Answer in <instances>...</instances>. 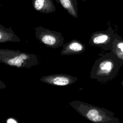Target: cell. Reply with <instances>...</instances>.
Instances as JSON below:
<instances>
[{"label": "cell", "instance_id": "30bf717a", "mask_svg": "<svg viewBox=\"0 0 123 123\" xmlns=\"http://www.w3.org/2000/svg\"><path fill=\"white\" fill-rule=\"evenodd\" d=\"M60 3L62 8L73 17H78L77 0H59Z\"/></svg>", "mask_w": 123, "mask_h": 123}, {"label": "cell", "instance_id": "9a60e30c", "mask_svg": "<svg viewBox=\"0 0 123 123\" xmlns=\"http://www.w3.org/2000/svg\"><path fill=\"white\" fill-rule=\"evenodd\" d=\"M121 85L123 86V81L122 82H121Z\"/></svg>", "mask_w": 123, "mask_h": 123}, {"label": "cell", "instance_id": "3957f363", "mask_svg": "<svg viewBox=\"0 0 123 123\" xmlns=\"http://www.w3.org/2000/svg\"><path fill=\"white\" fill-rule=\"evenodd\" d=\"M0 62L18 68H29L39 64L38 57L34 54L7 49H0Z\"/></svg>", "mask_w": 123, "mask_h": 123}, {"label": "cell", "instance_id": "4fadbf2b", "mask_svg": "<svg viewBox=\"0 0 123 123\" xmlns=\"http://www.w3.org/2000/svg\"><path fill=\"white\" fill-rule=\"evenodd\" d=\"M6 87V86L4 83H3L2 81H0V89H3L4 88Z\"/></svg>", "mask_w": 123, "mask_h": 123}, {"label": "cell", "instance_id": "7c38bea8", "mask_svg": "<svg viewBox=\"0 0 123 123\" xmlns=\"http://www.w3.org/2000/svg\"><path fill=\"white\" fill-rule=\"evenodd\" d=\"M6 122L7 123H18V122L17 121L16 119L12 117H11L7 119Z\"/></svg>", "mask_w": 123, "mask_h": 123}, {"label": "cell", "instance_id": "8fae6325", "mask_svg": "<svg viewBox=\"0 0 123 123\" xmlns=\"http://www.w3.org/2000/svg\"><path fill=\"white\" fill-rule=\"evenodd\" d=\"M112 51L113 53L119 60L123 61V41L115 38L113 42Z\"/></svg>", "mask_w": 123, "mask_h": 123}, {"label": "cell", "instance_id": "52a82bcc", "mask_svg": "<svg viewBox=\"0 0 123 123\" xmlns=\"http://www.w3.org/2000/svg\"><path fill=\"white\" fill-rule=\"evenodd\" d=\"M86 49V45L81 41L74 39L63 45L61 52L62 55H70L80 54L83 53Z\"/></svg>", "mask_w": 123, "mask_h": 123}, {"label": "cell", "instance_id": "ba28073f", "mask_svg": "<svg viewBox=\"0 0 123 123\" xmlns=\"http://www.w3.org/2000/svg\"><path fill=\"white\" fill-rule=\"evenodd\" d=\"M34 9L43 13H50L56 11V7L52 0H32Z\"/></svg>", "mask_w": 123, "mask_h": 123}, {"label": "cell", "instance_id": "277c9868", "mask_svg": "<svg viewBox=\"0 0 123 123\" xmlns=\"http://www.w3.org/2000/svg\"><path fill=\"white\" fill-rule=\"evenodd\" d=\"M35 30L36 38L47 47L56 49L63 46L64 38L61 33L40 26L36 27Z\"/></svg>", "mask_w": 123, "mask_h": 123}, {"label": "cell", "instance_id": "7a4b0ae2", "mask_svg": "<svg viewBox=\"0 0 123 123\" xmlns=\"http://www.w3.org/2000/svg\"><path fill=\"white\" fill-rule=\"evenodd\" d=\"M118 60L112 53H106L99 58L92 67L90 78L101 82L111 79L119 69Z\"/></svg>", "mask_w": 123, "mask_h": 123}, {"label": "cell", "instance_id": "6da1fadb", "mask_svg": "<svg viewBox=\"0 0 123 123\" xmlns=\"http://www.w3.org/2000/svg\"><path fill=\"white\" fill-rule=\"evenodd\" d=\"M69 105L82 116L88 121L97 123H119L118 118L114 114L105 108L97 107L80 100H74Z\"/></svg>", "mask_w": 123, "mask_h": 123}, {"label": "cell", "instance_id": "5b68a950", "mask_svg": "<svg viewBox=\"0 0 123 123\" xmlns=\"http://www.w3.org/2000/svg\"><path fill=\"white\" fill-rule=\"evenodd\" d=\"M113 31L110 27L106 31H97L93 33L89 40L91 46H96L104 50L112 49L113 39Z\"/></svg>", "mask_w": 123, "mask_h": 123}, {"label": "cell", "instance_id": "9c48e42d", "mask_svg": "<svg viewBox=\"0 0 123 123\" xmlns=\"http://www.w3.org/2000/svg\"><path fill=\"white\" fill-rule=\"evenodd\" d=\"M19 42V37L14 34L12 27L5 28L2 25H0V43L5 42Z\"/></svg>", "mask_w": 123, "mask_h": 123}, {"label": "cell", "instance_id": "8992f818", "mask_svg": "<svg viewBox=\"0 0 123 123\" xmlns=\"http://www.w3.org/2000/svg\"><path fill=\"white\" fill-rule=\"evenodd\" d=\"M40 80L47 84L64 86L74 84L77 80V78L67 74H57L43 76Z\"/></svg>", "mask_w": 123, "mask_h": 123}, {"label": "cell", "instance_id": "5bb4252c", "mask_svg": "<svg viewBox=\"0 0 123 123\" xmlns=\"http://www.w3.org/2000/svg\"><path fill=\"white\" fill-rule=\"evenodd\" d=\"M56 1V2L58 3H60V1H59V0H55Z\"/></svg>", "mask_w": 123, "mask_h": 123}]
</instances>
